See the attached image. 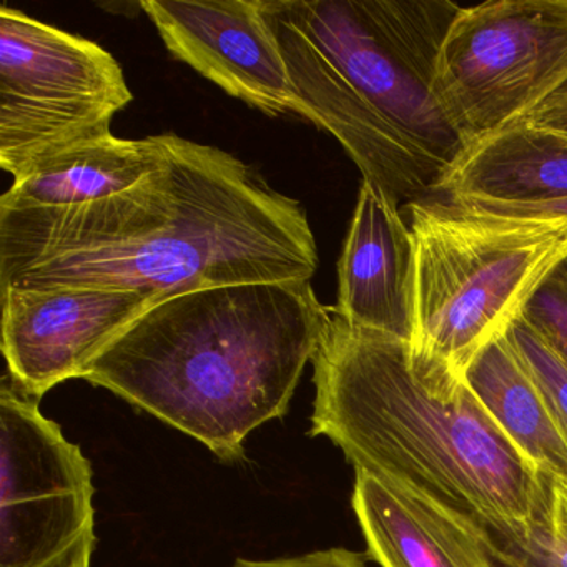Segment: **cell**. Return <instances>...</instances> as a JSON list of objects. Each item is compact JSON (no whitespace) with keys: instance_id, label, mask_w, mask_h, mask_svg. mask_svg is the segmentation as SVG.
<instances>
[{"instance_id":"1","label":"cell","mask_w":567,"mask_h":567,"mask_svg":"<svg viewBox=\"0 0 567 567\" xmlns=\"http://www.w3.org/2000/svg\"><path fill=\"white\" fill-rule=\"evenodd\" d=\"M162 164L124 194L58 210H0V291H187L313 278L297 200L218 147L158 135Z\"/></svg>"},{"instance_id":"2","label":"cell","mask_w":567,"mask_h":567,"mask_svg":"<svg viewBox=\"0 0 567 567\" xmlns=\"http://www.w3.org/2000/svg\"><path fill=\"white\" fill-rule=\"evenodd\" d=\"M310 436L354 471L417 491L489 527L553 520L550 476L497 426L466 381L411 360L410 344L341 320L313 360Z\"/></svg>"},{"instance_id":"3","label":"cell","mask_w":567,"mask_h":567,"mask_svg":"<svg viewBox=\"0 0 567 567\" xmlns=\"http://www.w3.org/2000/svg\"><path fill=\"white\" fill-rule=\"evenodd\" d=\"M461 11L451 0H264L298 115L398 204L436 197L466 151L434 95Z\"/></svg>"},{"instance_id":"4","label":"cell","mask_w":567,"mask_h":567,"mask_svg":"<svg viewBox=\"0 0 567 567\" xmlns=\"http://www.w3.org/2000/svg\"><path fill=\"white\" fill-rule=\"evenodd\" d=\"M331 310L308 280L175 295L125 328L84 380L235 463L248 434L287 414Z\"/></svg>"},{"instance_id":"5","label":"cell","mask_w":567,"mask_h":567,"mask_svg":"<svg viewBox=\"0 0 567 567\" xmlns=\"http://www.w3.org/2000/svg\"><path fill=\"white\" fill-rule=\"evenodd\" d=\"M414 248L411 360L464 380L567 260L566 217H514L433 197L406 205Z\"/></svg>"},{"instance_id":"6","label":"cell","mask_w":567,"mask_h":567,"mask_svg":"<svg viewBox=\"0 0 567 567\" xmlns=\"http://www.w3.org/2000/svg\"><path fill=\"white\" fill-rule=\"evenodd\" d=\"M132 99L121 64L101 45L0 9V165L12 177L112 135Z\"/></svg>"},{"instance_id":"7","label":"cell","mask_w":567,"mask_h":567,"mask_svg":"<svg viewBox=\"0 0 567 567\" xmlns=\"http://www.w3.org/2000/svg\"><path fill=\"white\" fill-rule=\"evenodd\" d=\"M566 78L567 0H491L454 19L434 95L467 148L523 117Z\"/></svg>"},{"instance_id":"8","label":"cell","mask_w":567,"mask_h":567,"mask_svg":"<svg viewBox=\"0 0 567 567\" xmlns=\"http://www.w3.org/2000/svg\"><path fill=\"white\" fill-rule=\"evenodd\" d=\"M9 374L0 391V567H91L92 466Z\"/></svg>"},{"instance_id":"9","label":"cell","mask_w":567,"mask_h":567,"mask_svg":"<svg viewBox=\"0 0 567 567\" xmlns=\"http://www.w3.org/2000/svg\"><path fill=\"white\" fill-rule=\"evenodd\" d=\"M157 298L131 290L0 291L2 353L12 383L41 400L95 358Z\"/></svg>"},{"instance_id":"10","label":"cell","mask_w":567,"mask_h":567,"mask_svg":"<svg viewBox=\"0 0 567 567\" xmlns=\"http://www.w3.org/2000/svg\"><path fill=\"white\" fill-rule=\"evenodd\" d=\"M141 8L172 55L228 95L271 117L298 114L264 0H144Z\"/></svg>"},{"instance_id":"11","label":"cell","mask_w":567,"mask_h":567,"mask_svg":"<svg viewBox=\"0 0 567 567\" xmlns=\"http://www.w3.org/2000/svg\"><path fill=\"white\" fill-rule=\"evenodd\" d=\"M334 313L351 327L413 340V238L400 204L371 182H361L338 260Z\"/></svg>"},{"instance_id":"12","label":"cell","mask_w":567,"mask_h":567,"mask_svg":"<svg viewBox=\"0 0 567 567\" xmlns=\"http://www.w3.org/2000/svg\"><path fill=\"white\" fill-rule=\"evenodd\" d=\"M351 506L381 567H497L480 523L410 487L357 471Z\"/></svg>"},{"instance_id":"13","label":"cell","mask_w":567,"mask_h":567,"mask_svg":"<svg viewBox=\"0 0 567 567\" xmlns=\"http://www.w3.org/2000/svg\"><path fill=\"white\" fill-rule=\"evenodd\" d=\"M436 197L509 207L567 202V135L513 122L470 145L441 178Z\"/></svg>"},{"instance_id":"14","label":"cell","mask_w":567,"mask_h":567,"mask_svg":"<svg viewBox=\"0 0 567 567\" xmlns=\"http://www.w3.org/2000/svg\"><path fill=\"white\" fill-rule=\"evenodd\" d=\"M158 135L124 141L107 135L32 165L0 198V210H58L131 190L162 164Z\"/></svg>"},{"instance_id":"15","label":"cell","mask_w":567,"mask_h":567,"mask_svg":"<svg viewBox=\"0 0 567 567\" xmlns=\"http://www.w3.org/2000/svg\"><path fill=\"white\" fill-rule=\"evenodd\" d=\"M464 381L540 473L567 481L566 434L507 334L474 358Z\"/></svg>"},{"instance_id":"16","label":"cell","mask_w":567,"mask_h":567,"mask_svg":"<svg viewBox=\"0 0 567 567\" xmlns=\"http://www.w3.org/2000/svg\"><path fill=\"white\" fill-rule=\"evenodd\" d=\"M481 527L497 567H567V534L553 520L520 529Z\"/></svg>"},{"instance_id":"17","label":"cell","mask_w":567,"mask_h":567,"mask_svg":"<svg viewBox=\"0 0 567 567\" xmlns=\"http://www.w3.org/2000/svg\"><path fill=\"white\" fill-rule=\"evenodd\" d=\"M511 343L529 368L544 396L549 401L567 437V364L546 338L526 318L520 317L507 333Z\"/></svg>"},{"instance_id":"18","label":"cell","mask_w":567,"mask_h":567,"mask_svg":"<svg viewBox=\"0 0 567 567\" xmlns=\"http://www.w3.org/2000/svg\"><path fill=\"white\" fill-rule=\"evenodd\" d=\"M523 317L567 364V260L536 291Z\"/></svg>"},{"instance_id":"19","label":"cell","mask_w":567,"mask_h":567,"mask_svg":"<svg viewBox=\"0 0 567 567\" xmlns=\"http://www.w3.org/2000/svg\"><path fill=\"white\" fill-rule=\"evenodd\" d=\"M231 567H368L367 556L353 550L334 547V549L317 550L305 556L287 557L274 560L238 559Z\"/></svg>"},{"instance_id":"20","label":"cell","mask_w":567,"mask_h":567,"mask_svg":"<svg viewBox=\"0 0 567 567\" xmlns=\"http://www.w3.org/2000/svg\"><path fill=\"white\" fill-rule=\"evenodd\" d=\"M517 121L567 135V78Z\"/></svg>"},{"instance_id":"21","label":"cell","mask_w":567,"mask_h":567,"mask_svg":"<svg viewBox=\"0 0 567 567\" xmlns=\"http://www.w3.org/2000/svg\"><path fill=\"white\" fill-rule=\"evenodd\" d=\"M491 214L514 215V217H566L567 202L559 204L537 205V207H509V205H470Z\"/></svg>"},{"instance_id":"22","label":"cell","mask_w":567,"mask_h":567,"mask_svg":"<svg viewBox=\"0 0 567 567\" xmlns=\"http://www.w3.org/2000/svg\"><path fill=\"white\" fill-rule=\"evenodd\" d=\"M553 484V523L567 534V481L550 477Z\"/></svg>"}]
</instances>
